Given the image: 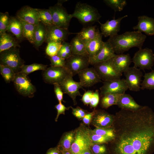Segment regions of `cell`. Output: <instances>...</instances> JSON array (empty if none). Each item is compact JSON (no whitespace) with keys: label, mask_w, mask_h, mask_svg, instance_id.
<instances>
[{"label":"cell","mask_w":154,"mask_h":154,"mask_svg":"<svg viewBox=\"0 0 154 154\" xmlns=\"http://www.w3.org/2000/svg\"><path fill=\"white\" fill-rule=\"evenodd\" d=\"M17 40L12 36L5 33L0 35V53L13 47H19Z\"/></svg>","instance_id":"4316f807"},{"label":"cell","mask_w":154,"mask_h":154,"mask_svg":"<svg viewBox=\"0 0 154 154\" xmlns=\"http://www.w3.org/2000/svg\"><path fill=\"white\" fill-rule=\"evenodd\" d=\"M7 31L13 34L19 40L23 38L22 25L20 19L16 16L11 17Z\"/></svg>","instance_id":"484cf974"},{"label":"cell","mask_w":154,"mask_h":154,"mask_svg":"<svg viewBox=\"0 0 154 154\" xmlns=\"http://www.w3.org/2000/svg\"><path fill=\"white\" fill-rule=\"evenodd\" d=\"M117 105L121 109L136 110L141 108L143 106L138 104L129 94H121L119 98Z\"/></svg>","instance_id":"603a6c76"},{"label":"cell","mask_w":154,"mask_h":154,"mask_svg":"<svg viewBox=\"0 0 154 154\" xmlns=\"http://www.w3.org/2000/svg\"><path fill=\"white\" fill-rule=\"evenodd\" d=\"M121 94L106 93L101 96L100 105L101 107L103 108L107 109L112 105H117Z\"/></svg>","instance_id":"4dcf8cb0"},{"label":"cell","mask_w":154,"mask_h":154,"mask_svg":"<svg viewBox=\"0 0 154 154\" xmlns=\"http://www.w3.org/2000/svg\"><path fill=\"white\" fill-rule=\"evenodd\" d=\"M70 43L72 55L88 56L85 43L77 35L72 39Z\"/></svg>","instance_id":"83f0119b"},{"label":"cell","mask_w":154,"mask_h":154,"mask_svg":"<svg viewBox=\"0 0 154 154\" xmlns=\"http://www.w3.org/2000/svg\"><path fill=\"white\" fill-rule=\"evenodd\" d=\"M143 77L144 79L141 85V89L154 90V70L145 73Z\"/></svg>","instance_id":"836d02e7"},{"label":"cell","mask_w":154,"mask_h":154,"mask_svg":"<svg viewBox=\"0 0 154 154\" xmlns=\"http://www.w3.org/2000/svg\"><path fill=\"white\" fill-rule=\"evenodd\" d=\"M46 33L45 42L47 43L51 42L62 43L65 41L71 34L68 29L54 25L46 26Z\"/></svg>","instance_id":"9a60e30c"},{"label":"cell","mask_w":154,"mask_h":154,"mask_svg":"<svg viewBox=\"0 0 154 154\" xmlns=\"http://www.w3.org/2000/svg\"><path fill=\"white\" fill-rule=\"evenodd\" d=\"M128 89L124 79L104 81L100 88L101 96L106 93L122 94L125 93Z\"/></svg>","instance_id":"4fadbf2b"},{"label":"cell","mask_w":154,"mask_h":154,"mask_svg":"<svg viewBox=\"0 0 154 154\" xmlns=\"http://www.w3.org/2000/svg\"><path fill=\"white\" fill-rule=\"evenodd\" d=\"M20 20L23 26V38H25L31 43L34 44L35 33L38 25L31 24Z\"/></svg>","instance_id":"f546056e"},{"label":"cell","mask_w":154,"mask_h":154,"mask_svg":"<svg viewBox=\"0 0 154 154\" xmlns=\"http://www.w3.org/2000/svg\"><path fill=\"white\" fill-rule=\"evenodd\" d=\"M94 92L91 90L86 91L83 95L81 100L86 105L90 104Z\"/></svg>","instance_id":"681fc988"},{"label":"cell","mask_w":154,"mask_h":154,"mask_svg":"<svg viewBox=\"0 0 154 154\" xmlns=\"http://www.w3.org/2000/svg\"><path fill=\"white\" fill-rule=\"evenodd\" d=\"M91 147L94 154H105L106 152V147L104 144H93Z\"/></svg>","instance_id":"ee69618b"},{"label":"cell","mask_w":154,"mask_h":154,"mask_svg":"<svg viewBox=\"0 0 154 154\" xmlns=\"http://www.w3.org/2000/svg\"><path fill=\"white\" fill-rule=\"evenodd\" d=\"M72 75L67 77L59 84L64 93L68 95L72 99L74 105L76 104V97L81 96L79 90L82 88L80 82L74 81Z\"/></svg>","instance_id":"5bb4252c"},{"label":"cell","mask_w":154,"mask_h":154,"mask_svg":"<svg viewBox=\"0 0 154 154\" xmlns=\"http://www.w3.org/2000/svg\"><path fill=\"white\" fill-rule=\"evenodd\" d=\"M93 67L102 80L104 81L121 79L122 75L114 67L112 58L94 64Z\"/></svg>","instance_id":"8992f818"},{"label":"cell","mask_w":154,"mask_h":154,"mask_svg":"<svg viewBox=\"0 0 154 154\" xmlns=\"http://www.w3.org/2000/svg\"><path fill=\"white\" fill-rule=\"evenodd\" d=\"M116 55L111 44L108 41L104 42V45L100 52L96 56L89 58L90 64H94L109 60Z\"/></svg>","instance_id":"ffe728a7"},{"label":"cell","mask_w":154,"mask_h":154,"mask_svg":"<svg viewBox=\"0 0 154 154\" xmlns=\"http://www.w3.org/2000/svg\"><path fill=\"white\" fill-rule=\"evenodd\" d=\"M24 62L17 47H12L0 53V64L10 67L16 73L20 72Z\"/></svg>","instance_id":"277c9868"},{"label":"cell","mask_w":154,"mask_h":154,"mask_svg":"<svg viewBox=\"0 0 154 154\" xmlns=\"http://www.w3.org/2000/svg\"><path fill=\"white\" fill-rule=\"evenodd\" d=\"M40 22L46 26L54 25L51 13L49 9H37Z\"/></svg>","instance_id":"1f68e13d"},{"label":"cell","mask_w":154,"mask_h":154,"mask_svg":"<svg viewBox=\"0 0 154 154\" xmlns=\"http://www.w3.org/2000/svg\"><path fill=\"white\" fill-rule=\"evenodd\" d=\"M103 1L115 12L122 11L127 4L125 0H104Z\"/></svg>","instance_id":"8d00e7d4"},{"label":"cell","mask_w":154,"mask_h":154,"mask_svg":"<svg viewBox=\"0 0 154 154\" xmlns=\"http://www.w3.org/2000/svg\"><path fill=\"white\" fill-rule=\"evenodd\" d=\"M72 114L76 117L78 119L82 118L87 113L86 111L79 107L73 108L71 106Z\"/></svg>","instance_id":"bcb514c9"},{"label":"cell","mask_w":154,"mask_h":154,"mask_svg":"<svg viewBox=\"0 0 154 154\" xmlns=\"http://www.w3.org/2000/svg\"><path fill=\"white\" fill-rule=\"evenodd\" d=\"M137 19V24L133 27V29L144 32L148 36L154 35V19L145 15L139 16Z\"/></svg>","instance_id":"44dd1931"},{"label":"cell","mask_w":154,"mask_h":154,"mask_svg":"<svg viewBox=\"0 0 154 154\" xmlns=\"http://www.w3.org/2000/svg\"><path fill=\"white\" fill-rule=\"evenodd\" d=\"M10 17L7 12L0 13V35L6 33L9 24Z\"/></svg>","instance_id":"ab89813d"},{"label":"cell","mask_w":154,"mask_h":154,"mask_svg":"<svg viewBox=\"0 0 154 154\" xmlns=\"http://www.w3.org/2000/svg\"><path fill=\"white\" fill-rule=\"evenodd\" d=\"M92 119V123L96 128H105L112 127L115 115L102 110H95Z\"/></svg>","instance_id":"2e32d148"},{"label":"cell","mask_w":154,"mask_h":154,"mask_svg":"<svg viewBox=\"0 0 154 154\" xmlns=\"http://www.w3.org/2000/svg\"><path fill=\"white\" fill-rule=\"evenodd\" d=\"M77 74L83 87H91L102 81L93 67L86 68Z\"/></svg>","instance_id":"e0dca14e"},{"label":"cell","mask_w":154,"mask_h":154,"mask_svg":"<svg viewBox=\"0 0 154 154\" xmlns=\"http://www.w3.org/2000/svg\"><path fill=\"white\" fill-rule=\"evenodd\" d=\"M54 91L56 98L59 103H62L63 101L64 93L59 84H54Z\"/></svg>","instance_id":"f6af8a7d"},{"label":"cell","mask_w":154,"mask_h":154,"mask_svg":"<svg viewBox=\"0 0 154 154\" xmlns=\"http://www.w3.org/2000/svg\"><path fill=\"white\" fill-rule=\"evenodd\" d=\"M94 111L92 112L87 113L82 118L83 122L86 125H89L92 119Z\"/></svg>","instance_id":"f907efd6"},{"label":"cell","mask_w":154,"mask_h":154,"mask_svg":"<svg viewBox=\"0 0 154 154\" xmlns=\"http://www.w3.org/2000/svg\"><path fill=\"white\" fill-rule=\"evenodd\" d=\"M112 62L116 69L118 72L122 74L130 67L132 60L129 54H116L112 58Z\"/></svg>","instance_id":"7402d4cb"},{"label":"cell","mask_w":154,"mask_h":154,"mask_svg":"<svg viewBox=\"0 0 154 154\" xmlns=\"http://www.w3.org/2000/svg\"><path fill=\"white\" fill-rule=\"evenodd\" d=\"M46 154H62L59 147L51 148L49 149Z\"/></svg>","instance_id":"816d5d0a"},{"label":"cell","mask_w":154,"mask_h":154,"mask_svg":"<svg viewBox=\"0 0 154 154\" xmlns=\"http://www.w3.org/2000/svg\"><path fill=\"white\" fill-rule=\"evenodd\" d=\"M90 137L94 144H97L108 143L113 139L112 138L97 135L90 132Z\"/></svg>","instance_id":"b9f144b4"},{"label":"cell","mask_w":154,"mask_h":154,"mask_svg":"<svg viewBox=\"0 0 154 154\" xmlns=\"http://www.w3.org/2000/svg\"><path fill=\"white\" fill-rule=\"evenodd\" d=\"M66 1H60L53 6L49 7L55 25L60 28L68 29L71 19V14H69L62 6Z\"/></svg>","instance_id":"52a82bcc"},{"label":"cell","mask_w":154,"mask_h":154,"mask_svg":"<svg viewBox=\"0 0 154 154\" xmlns=\"http://www.w3.org/2000/svg\"><path fill=\"white\" fill-rule=\"evenodd\" d=\"M100 100V95L98 90H96L94 92L90 104L92 108H95L98 105Z\"/></svg>","instance_id":"c3c4849f"},{"label":"cell","mask_w":154,"mask_h":154,"mask_svg":"<svg viewBox=\"0 0 154 154\" xmlns=\"http://www.w3.org/2000/svg\"><path fill=\"white\" fill-rule=\"evenodd\" d=\"M13 82L19 94L29 98L34 96L36 88L27 75L20 72L17 73Z\"/></svg>","instance_id":"30bf717a"},{"label":"cell","mask_w":154,"mask_h":154,"mask_svg":"<svg viewBox=\"0 0 154 154\" xmlns=\"http://www.w3.org/2000/svg\"><path fill=\"white\" fill-rule=\"evenodd\" d=\"M16 16L20 20L31 24L37 25L40 22L37 9L28 6H23L19 10Z\"/></svg>","instance_id":"d6986e66"},{"label":"cell","mask_w":154,"mask_h":154,"mask_svg":"<svg viewBox=\"0 0 154 154\" xmlns=\"http://www.w3.org/2000/svg\"><path fill=\"white\" fill-rule=\"evenodd\" d=\"M100 33L96 25L90 26L83 28L76 35L85 44L94 39Z\"/></svg>","instance_id":"d4e9b609"},{"label":"cell","mask_w":154,"mask_h":154,"mask_svg":"<svg viewBox=\"0 0 154 154\" xmlns=\"http://www.w3.org/2000/svg\"><path fill=\"white\" fill-rule=\"evenodd\" d=\"M75 133L70 131L66 133L62 137L59 144V147L62 149L69 150L75 139Z\"/></svg>","instance_id":"e575fe53"},{"label":"cell","mask_w":154,"mask_h":154,"mask_svg":"<svg viewBox=\"0 0 154 154\" xmlns=\"http://www.w3.org/2000/svg\"><path fill=\"white\" fill-rule=\"evenodd\" d=\"M47 65L41 64L34 63L30 65L24 64L19 72L28 75L35 71L38 70L44 71L47 68Z\"/></svg>","instance_id":"d590c367"},{"label":"cell","mask_w":154,"mask_h":154,"mask_svg":"<svg viewBox=\"0 0 154 154\" xmlns=\"http://www.w3.org/2000/svg\"><path fill=\"white\" fill-rule=\"evenodd\" d=\"M55 108L57 110V115L55 119V121H57L59 115L61 114H65V112L66 110H68L71 106L66 107L62 103H59L58 104L55 106Z\"/></svg>","instance_id":"7dc6e473"},{"label":"cell","mask_w":154,"mask_h":154,"mask_svg":"<svg viewBox=\"0 0 154 154\" xmlns=\"http://www.w3.org/2000/svg\"><path fill=\"white\" fill-rule=\"evenodd\" d=\"M72 48L70 43L64 41L62 43V46L57 55L66 59L72 55Z\"/></svg>","instance_id":"60d3db41"},{"label":"cell","mask_w":154,"mask_h":154,"mask_svg":"<svg viewBox=\"0 0 154 154\" xmlns=\"http://www.w3.org/2000/svg\"><path fill=\"white\" fill-rule=\"evenodd\" d=\"M123 73L128 89L131 91H139L143 75L141 69L134 66L129 67Z\"/></svg>","instance_id":"7c38bea8"},{"label":"cell","mask_w":154,"mask_h":154,"mask_svg":"<svg viewBox=\"0 0 154 154\" xmlns=\"http://www.w3.org/2000/svg\"><path fill=\"white\" fill-rule=\"evenodd\" d=\"M102 36L100 33L94 39L85 44L89 58L96 55L102 48L104 42L102 40Z\"/></svg>","instance_id":"cb8c5ba5"},{"label":"cell","mask_w":154,"mask_h":154,"mask_svg":"<svg viewBox=\"0 0 154 154\" xmlns=\"http://www.w3.org/2000/svg\"><path fill=\"white\" fill-rule=\"evenodd\" d=\"M45 51L46 54L49 56L57 55L62 46V43L51 42L47 43Z\"/></svg>","instance_id":"f35d334b"},{"label":"cell","mask_w":154,"mask_h":154,"mask_svg":"<svg viewBox=\"0 0 154 154\" xmlns=\"http://www.w3.org/2000/svg\"><path fill=\"white\" fill-rule=\"evenodd\" d=\"M73 17L84 25L99 22L101 16L95 7L86 3L78 2L75 6Z\"/></svg>","instance_id":"3957f363"},{"label":"cell","mask_w":154,"mask_h":154,"mask_svg":"<svg viewBox=\"0 0 154 154\" xmlns=\"http://www.w3.org/2000/svg\"><path fill=\"white\" fill-rule=\"evenodd\" d=\"M127 16L126 15L117 19L108 20L104 23H102L99 21L102 35L105 37H110L117 35L120 30L121 21Z\"/></svg>","instance_id":"ac0fdd59"},{"label":"cell","mask_w":154,"mask_h":154,"mask_svg":"<svg viewBox=\"0 0 154 154\" xmlns=\"http://www.w3.org/2000/svg\"><path fill=\"white\" fill-rule=\"evenodd\" d=\"M72 75L65 68L50 66L42 71L43 79L46 83L59 84L67 77Z\"/></svg>","instance_id":"9c48e42d"},{"label":"cell","mask_w":154,"mask_h":154,"mask_svg":"<svg viewBox=\"0 0 154 154\" xmlns=\"http://www.w3.org/2000/svg\"><path fill=\"white\" fill-rule=\"evenodd\" d=\"M78 154H92L91 152L90 148L86 149Z\"/></svg>","instance_id":"f5cc1de1"},{"label":"cell","mask_w":154,"mask_h":154,"mask_svg":"<svg viewBox=\"0 0 154 154\" xmlns=\"http://www.w3.org/2000/svg\"><path fill=\"white\" fill-rule=\"evenodd\" d=\"M89 129L81 127L75 133V139L69 151L71 154H78L90 148L94 144L90 137Z\"/></svg>","instance_id":"5b68a950"},{"label":"cell","mask_w":154,"mask_h":154,"mask_svg":"<svg viewBox=\"0 0 154 154\" xmlns=\"http://www.w3.org/2000/svg\"><path fill=\"white\" fill-rule=\"evenodd\" d=\"M89 64L88 56L74 54L66 59L65 68L74 76L88 68Z\"/></svg>","instance_id":"8fae6325"},{"label":"cell","mask_w":154,"mask_h":154,"mask_svg":"<svg viewBox=\"0 0 154 154\" xmlns=\"http://www.w3.org/2000/svg\"><path fill=\"white\" fill-rule=\"evenodd\" d=\"M0 73L6 83L13 82L16 74V73L12 68L1 64H0Z\"/></svg>","instance_id":"d6a6232c"},{"label":"cell","mask_w":154,"mask_h":154,"mask_svg":"<svg viewBox=\"0 0 154 154\" xmlns=\"http://www.w3.org/2000/svg\"><path fill=\"white\" fill-rule=\"evenodd\" d=\"M146 36L138 31H126L121 35L110 37L107 41L112 46L116 54H123L131 48L140 49Z\"/></svg>","instance_id":"7a4b0ae2"},{"label":"cell","mask_w":154,"mask_h":154,"mask_svg":"<svg viewBox=\"0 0 154 154\" xmlns=\"http://www.w3.org/2000/svg\"><path fill=\"white\" fill-rule=\"evenodd\" d=\"M111 142L115 154H148L154 148V112L147 106L115 115Z\"/></svg>","instance_id":"6da1fadb"},{"label":"cell","mask_w":154,"mask_h":154,"mask_svg":"<svg viewBox=\"0 0 154 154\" xmlns=\"http://www.w3.org/2000/svg\"><path fill=\"white\" fill-rule=\"evenodd\" d=\"M50 62V66L65 67L66 59H63L56 55L52 56H49Z\"/></svg>","instance_id":"7bdbcfd3"},{"label":"cell","mask_w":154,"mask_h":154,"mask_svg":"<svg viewBox=\"0 0 154 154\" xmlns=\"http://www.w3.org/2000/svg\"><path fill=\"white\" fill-rule=\"evenodd\" d=\"M60 150L62 154H71L69 150L62 149Z\"/></svg>","instance_id":"db71d44e"},{"label":"cell","mask_w":154,"mask_h":154,"mask_svg":"<svg viewBox=\"0 0 154 154\" xmlns=\"http://www.w3.org/2000/svg\"><path fill=\"white\" fill-rule=\"evenodd\" d=\"M90 133L102 136L110 137L113 139L115 137L114 129L112 127L109 128H96L93 130H90Z\"/></svg>","instance_id":"74e56055"},{"label":"cell","mask_w":154,"mask_h":154,"mask_svg":"<svg viewBox=\"0 0 154 154\" xmlns=\"http://www.w3.org/2000/svg\"><path fill=\"white\" fill-rule=\"evenodd\" d=\"M134 66L141 70L151 69L154 62V54L152 49L148 48L139 49L132 59Z\"/></svg>","instance_id":"ba28073f"},{"label":"cell","mask_w":154,"mask_h":154,"mask_svg":"<svg viewBox=\"0 0 154 154\" xmlns=\"http://www.w3.org/2000/svg\"><path fill=\"white\" fill-rule=\"evenodd\" d=\"M46 33V27L40 22L36 28L34 37V44L38 49V47L45 41Z\"/></svg>","instance_id":"f1b7e54d"}]
</instances>
